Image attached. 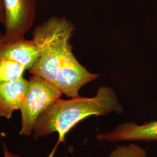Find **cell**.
<instances>
[{
	"instance_id": "cell-9",
	"label": "cell",
	"mask_w": 157,
	"mask_h": 157,
	"mask_svg": "<svg viewBox=\"0 0 157 157\" xmlns=\"http://www.w3.org/2000/svg\"><path fill=\"white\" fill-rule=\"evenodd\" d=\"M25 71V67L16 62L0 59V84L23 77Z\"/></svg>"
},
{
	"instance_id": "cell-13",
	"label": "cell",
	"mask_w": 157,
	"mask_h": 157,
	"mask_svg": "<svg viewBox=\"0 0 157 157\" xmlns=\"http://www.w3.org/2000/svg\"><path fill=\"white\" fill-rule=\"evenodd\" d=\"M2 36H3V34H2L1 32H0V44L3 42V40H2Z\"/></svg>"
},
{
	"instance_id": "cell-7",
	"label": "cell",
	"mask_w": 157,
	"mask_h": 157,
	"mask_svg": "<svg viewBox=\"0 0 157 157\" xmlns=\"http://www.w3.org/2000/svg\"><path fill=\"white\" fill-rule=\"evenodd\" d=\"M39 51L33 40L23 39L0 44V59L16 62L26 70L33 67L39 58Z\"/></svg>"
},
{
	"instance_id": "cell-5",
	"label": "cell",
	"mask_w": 157,
	"mask_h": 157,
	"mask_svg": "<svg viewBox=\"0 0 157 157\" xmlns=\"http://www.w3.org/2000/svg\"><path fill=\"white\" fill-rule=\"evenodd\" d=\"M98 77L89 72L73 55L71 46L66 51L58 69L54 86L67 97L79 96L78 92L84 86Z\"/></svg>"
},
{
	"instance_id": "cell-11",
	"label": "cell",
	"mask_w": 157,
	"mask_h": 157,
	"mask_svg": "<svg viewBox=\"0 0 157 157\" xmlns=\"http://www.w3.org/2000/svg\"><path fill=\"white\" fill-rule=\"evenodd\" d=\"M4 19V0H0V24H2Z\"/></svg>"
},
{
	"instance_id": "cell-6",
	"label": "cell",
	"mask_w": 157,
	"mask_h": 157,
	"mask_svg": "<svg viewBox=\"0 0 157 157\" xmlns=\"http://www.w3.org/2000/svg\"><path fill=\"white\" fill-rule=\"evenodd\" d=\"M99 141H157V121L139 124L134 122L119 124L111 132L95 136Z\"/></svg>"
},
{
	"instance_id": "cell-12",
	"label": "cell",
	"mask_w": 157,
	"mask_h": 157,
	"mask_svg": "<svg viewBox=\"0 0 157 157\" xmlns=\"http://www.w3.org/2000/svg\"><path fill=\"white\" fill-rule=\"evenodd\" d=\"M3 149H4V154L5 157H21L18 155H15L12 154V152L10 151L6 147V145L3 143Z\"/></svg>"
},
{
	"instance_id": "cell-4",
	"label": "cell",
	"mask_w": 157,
	"mask_h": 157,
	"mask_svg": "<svg viewBox=\"0 0 157 157\" xmlns=\"http://www.w3.org/2000/svg\"><path fill=\"white\" fill-rule=\"evenodd\" d=\"M3 43L25 39L33 26L37 13L36 0H4Z\"/></svg>"
},
{
	"instance_id": "cell-8",
	"label": "cell",
	"mask_w": 157,
	"mask_h": 157,
	"mask_svg": "<svg viewBox=\"0 0 157 157\" xmlns=\"http://www.w3.org/2000/svg\"><path fill=\"white\" fill-rule=\"evenodd\" d=\"M28 87L29 80L23 77L0 84V117L10 119L21 109Z\"/></svg>"
},
{
	"instance_id": "cell-3",
	"label": "cell",
	"mask_w": 157,
	"mask_h": 157,
	"mask_svg": "<svg viewBox=\"0 0 157 157\" xmlns=\"http://www.w3.org/2000/svg\"><path fill=\"white\" fill-rule=\"evenodd\" d=\"M63 94L53 84L37 75H32L29 80L28 90L21 108L22 128L20 135H31L40 115Z\"/></svg>"
},
{
	"instance_id": "cell-1",
	"label": "cell",
	"mask_w": 157,
	"mask_h": 157,
	"mask_svg": "<svg viewBox=\"0 0 157 157\" xmlns=\"http://www.w3.org/2000/svg\"><path fill=\"white\" fill-rule=\"evenodd\" d=\"M124 108L113 89L101 86L93 97L78 96L69 100L61 98L56 101L43 112L34 126L35 139L54 132L58 140L48 157H53L58 145L64 142L67 133L85 118L91 116H105L115 112L121 113Z\"/></svg>"
},
{
	"instance_id": "cell-10",
	"label": "cell",
	"mask_w": 157,
	"mask_h": 157,
	"mask_svg": "<svg viewBox=\"0 0 157 157\" xmlns=\"http://www.w3.org/2000/svg\"><path fill=\"white\" fill-rule=\"evenodd\" d=\"M109 157H147L146 150L137 144L130 143L115 148Z\"/></svg>"
},
{
	"instance_id": "cell-2",
	"label": "cell",
	"mask_w": 157,
	"mask_h": 157,
	"mask_svg": "<svg viewBox=\"0 0 157 157\" xmlns=\"http://www.w3.org/2000/svg\"><path fill=\"white\" fill-rule=\"evenodd\" d=\"M73 23L65 17H51L36 26L34 41L40 56L29 73L37 75L54 85L66 51L71 46L70 40L75 32Z\"/></svg>"
}]
</instances>
